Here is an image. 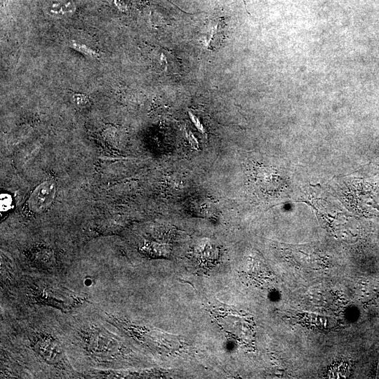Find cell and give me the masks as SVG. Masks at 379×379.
<instances>
[{
	"label": "cell",
	"mask_w": 379,
	"mask_h": 379,
	"mask_svg": "<svg viewBox=\"0 0 379 379\" xmlns=\"http://www.w3.org/2000/svg\"><path fill=\"white\" fill-rule=\"evenodd\" d=\"M78 335L84 349L92 357L110 360L119 352L118 340L102 328L90 326L81 328Z\"/></svg>",
	"instance_id": "cell-1"
},
{
	"label": "cell",
	"mask_w": 379,
	"mask_h": 379,
	"mask_svg": "<svg viewBox=\"0 0 379 379\" xmlns=\"http://www.w3.org/2000/svg\"><path fill=\"white\" fill-rule=\"evenodd\" d=\"M31 347L43 361L49 365L63 364L64 356L59 342L50 334L34 333L30 340Z\"/></svg>",
	"instance_id": "cell-2"
},
{
	"label": "cell",
	"mask_w": 379,
	"mask_h": 379,
	"mask_svg": "<svg viewBox=\"0 0 379 379\" xmlns=\"http://www.w3.org/2000/svg\"><path fill=\"white\" fill-rule=\"evenodd\" d=\"M56 193L54 182L46 180L39 184L32 192L28 204L34 213L46 211L53 203Z\"/></svg>",
	"instance_id": "cell-3"
},
{
	"label": "cell",
	"mask_w": 379,
	"mask_h": 379,
	"mask_svg": "<svg viewBox=\"0 0 379 379\" xmlns=\"http://www.w3.org/2000/svg\"><path fill=\"white\" fill-rule=\"evenodd\" d=\"M35 298L43 303L59 305V307L66 308L70 307L72 303L76 302V298L71 294L65 292V290L55 288L44 286L42 288L36 289L34 292Z\"/></svg>",
	"instance_id": "cell-4"
},
{
	"label": "cell",
	"mask_w": 379,
	"mask_h": 379,
	"mask_svg": "<svg viewBox=\"0 0 379 379\" xmlns=\"http://www.w3.org/2000/svg\"><path fill=\"white\" fill-rule=\"evenodd\" d=\"M72 47L88 56H91L93 58L99 57V54L97 52L84 44H80L73 41V43L72 44Z\"/></svg>",
	"instance_id": "cell-5"
},
{
	"label": "cell",
	"mask_w": 379,
	"mask_h": 379,
	"mask_svg": "<svg viewBox=\"0 0 379 379\" xmlns=\"http://www.w3.org/2000/svg\"><path fill=\"white\" fill-rule=\"evenodd\" d=\"M12 203V199L10 196L8 194H1V211H6L8 208L11 207Z\"/></svg>",
	"instance_id": "cell-6"
},
{
	"label": "cell",
	"mask_w": 379,
	"mask_h": 379,
	"mask_svg": "<svg viewBox=\"0 0 379 379\" xmlns=\"http://www.w3.org/2000/svg\"><path fill=\"white\" fill-rule=\"evenodd\" d=\"M74 98L77 105L80 107L86 106L88 102V98L83 95L76 94Z\"/></svg>",
	"instance_id": "cell-7"
},
{
	"label": "cell",
	"mask_w": 379,
	"mask_h": 379,
	"mask_svg": "<svg viewBox=\"0 0 379 379\" xmlns=\"http://www.w3.org/2000/svg\"><path fill=\"white\" fill-rule=\"evenodd\" d=\"M190 118L192 119V121H193L194 126L197 127V128L201 131V133H205V130H204V128L203 126V125L201 124V123L200 122L199 119L193 114H192L191 112H190Z\"/></svg>",
	"instance_id": "cell-8"
},
{
	"label": "cell",
	"mask_w": 379,
	"mask_h": 379,
	"mask_svg": "<svg viewBox=\"0 0 379 379\" xmlns=\"http://www.w3.org/2000/svg\"><path fill=\"white\" fill-rule=\"evenodd\" d=\"M186 135H187V140H188L190 145L194 149H197L198 148V142H197V140H196L195 137L192 134V133L190 132V131H186Z\"/></svg>",
	"instance_id": "cell-9"
},
{
	"label": "cell",
	"mask_w": 379,
	"mask_h": 379,
	"mask_svg": "<svg viewBox=\"0 0 379 379\" xmlns=\"http://www.w3.org/2000/svg\"><path fill=\"white\" fill-rule=\"evenodd\" d=\"M83 284L86 287H91L95 284V279L91 275H87L83 279Z\"/></svg>",
	"instance_id": "cell-10"
}]
</instances>
